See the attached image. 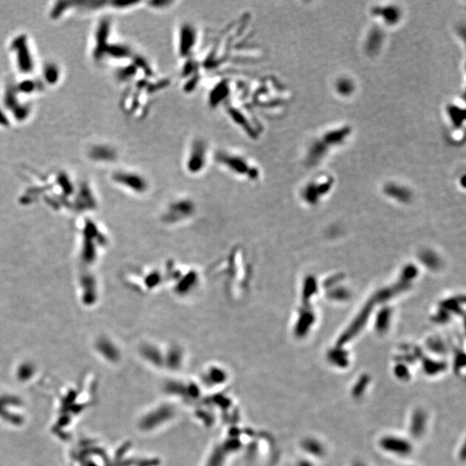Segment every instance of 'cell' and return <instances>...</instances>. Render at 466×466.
Returning <instances> with one entry per match:
<instances>
[{
  "mask_svg": "<svg viewBox=\"0 0 466 466\" xmlns=\"http://www.w3.org/2000/svg\"><path fill=\"white\" fill-rule=\"evenodd\" d=\"M350 128L346 127L340 130H333L326 134L322 137V139L319 140L313 144L312 148L309 151V160L312 163H316L321 160V158L327 154V150H329L333 146L343 142L345 137L350 135Z\"/></svg>",
  "mask_w": 466,
  "mask_h": 466,
  "instance_id": "1",
  "label": "cell"
},
{
  "mask_svg": "<svg viewBox=\"0 0 466 466\" xmlns=\"http://www.w3.org/2000/svg\"><path fill=\"white\" fill-rule=\"evenodd\" d=\"M219 158L221 163L224 164L229 170L235 172V174L246 175L249 174V172H252V170L250 169L248 162L245 160V158L242 157L223 153L219 156Z\"/></svg>",
  "mask_w": 466,
  "mask_h": 466,
  "instance_id": "2",
  "label": "cell"
},
{
  "mask_svg": "<svg viewBox=\"0 0 466 466\" xmlns=\"http://www.w3.org/2000/svg\"><path fill=\"white\" fill-rule=\"evenodd\" d=\"M117 181L126 186V188H130V190L137 193H143L148 188L145 179L133 173H121L117 176Z\"/></svg>",
  "mask_w": 466,
  "mask_h": 466,
  "instance_id": "3",
  "label": "cell"
},
{
  "mask_svg": "<svg viewBox=\"0 0 466 466\" xmlns=\"http://www.w3.org/2000/svg\"><path fill=\"white\" fill-rule=\"evenodd\" d=\"M381 444L384 450L397 455H407L412 450L409 441L398 437H387L381 440Z\"/></svg>",
  "mask_w": 466,
  "mask_h": 466,
  "instance_id": "4",
  "label": "cell"
},
{
  "mask_svg": "<svg viewBox=\"0 0 466 466\" xmlns=\"http://www.w3.org/2000/svg\"><path fill=\"white\" fill-rule=\"evenodd\" d=\"M206 146L201 142H196L191 149V156L188 159V169L191 172L199 171L205 164L206 160Z\"/></svg>",
  "mask_w": 466,
  "mask_h": 466,
  "instance_id": "5",
  "label": "cell"
},
{
  "mask_svg": "<svg viewBox=\"0 0 466 466\" xmlns=\"http://www.w3.org/2000/svg\"><path fill=\"white\" fill-rule=\"evenodd\" d=\"M373 15L381 18L387 25H394L398 23L401 18V12L397 7H376L372 11Z\"/></svg>",
  "mask_w": 466,
  "mask_h": 466,
  "instance_id": "6",
  "label": "cell"
},
{
  "mask_svg": "<svg viewBox=\"0 0 466 466\" xmlns=\"http://www.w3.org/2000/svg\"><path fill=\"white\" fill-rule=\"evenodd\" d=\"M182 31L180 32V50L182 54H186L187 52L191 50L193 46V41L194 38V32L191 26H184L182 27Z\"/></svg>",
  "mask_w": 466,
  "mask_h": 466,
  "instance_id": "7",
  "label": "cell"
},
{
  "mask_svg": "<svg viewBox=\"0 0 466 466\" xmlns=\"http://www.w3.org/2000/svg\"><path fill=\"white\" fill-rule=\"evenodd\" d=\"M383 41V35L381 31L375 29L370 31L366 40V49L369 53H375L381 48Z\"/></svg>",
  "mask_w": 466,
  "mask_h": 466,
  "instance_id": "8",
  "label": "cell"
},
{
  "mask_svg": "<svg viewBox=\"0 0 466 466\" xmlns=\"http://www.w3.org/2000/svg\"><path fill=\"white\" fill-rule=\"evenodd\" d=\"M427 423V416L423 412L416 411L412 419L411 432L415 437L421 435Z\"/></svg>",
  "mask_w": 466,
  "mask_h": 466,
  "instance_id": "9",
  "label": "cell"
},
{
  "mask_svg": "<svg viewBox=\"0 0 466 466\" xmlns=\"http://www.w3.org/2000/svg\"><path fill=\"white\" fill-rule=\"evenodd\" d=\"M336 88L340 95L348 96L354 92V83L347 78H341L337 82Z\"/></svg>",
  "mask_w": 466,
  "mask_h": 466,
  "instance_id": "10",
  "label": "cell"
}]
</instances>
